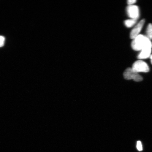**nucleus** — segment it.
<instances>
[{
	"label": "nucleus",
	"instance_id": "1",
	"mask_svg": "<svg viewBox=\"0 0 152 152\" xmlns=\"http://www.w3.org/2000/svg\"><path fill=\"white\" fill-rule=\"evenodd\" d=\"M132 46L134 50H142L147 48H152V44L147 37L139 35L134 39L132 43Z\"/></svg>",
	"mask_w": 152,
	"mask_h": 152
},
{
	"label": "nucleus",
	"instance_id": "2",
	"mask_svg": "<svg viewBox=\"0 0 152 152\" xmlns=\"http://www.w3.org/2000/svg\"><path fill=\"white\" fill-rule=\"evenodd\" d=\"M124 77L126 80H133L134 81L139 82L142 80V78L138 73L134 71L132 68H129L124 73Z\"/></svg>",
	"mask_w": 152,
	"mask_h": 152
},
{
	"label": "nucleus",
	"instance_id": "3",
	"mask_svg": "<svg viewBox=\"0 0 152 152\" xmlns=\"http://www.w3.org/2000/svg\"><path fill=\"white\" fill-rule=\"evenodd\" d=\"M132 69L137 73L144 72L147 73L149 71V68L148 64L141 60L136 61L133 64Z\"/></svg>",
	"mask_w": 152,
	"mask_h": 152
},
{
	"label": "nucleus",
	"instance_id": "4",
	"mask_svg": "<svg viewBox=\"0 0 152 152\" xmlns=\"http://www.w3.org/2000/svg\"><path fill=\"white\" fill-rule=\"evenodd\" d=\"M127 12L129 16L131 18L138 19L139 17V9L137 6L129 5L127 7Z\"/></svg>",
	"mask_w": 152,
	"mask_h": 152
},
{
	"label": "nucleus",
	"instance_id": "5",
	"mask_svg": "<svg viewBox=\"0 0 152 152\" xmlns=\"http://www.w3.org/2000/svg\"><path fill=\"white\" fill-rule=\"evenodd\" d=\"M145 22V20L142 19L138 23L135 27L133 28L130 33L131 39H134L139 35V34L141 31L142 28L143 27Z\"/></svg>",
	"mask_w": 152,
	"mask_h": 152
},
{
	"label": "nucleus",
	"instance_id": "6",
	"mask_svg": "<svg viewBox=\"0 0 152 152\" xmlns=\"http://www.w3.org/2000/svg\"><path fill=\"white\" fill-rule=\"evenodd\" d=\"M151 48H147L142 49L141 52L139 54L138 58L140 59H145L149 58L151 56Z\"/></svg>",
	"mask_w": 152,
	"mask_h": 152
},
{
	"label": "nucleus",
	"instance_id": "7",
	"mask_svg": "<svg viewBox=\"0 0 152 152\" xmlns=\"http://www.w3.org/2000/svg\"><path fill=\"white\" fill-rule=\"evenodd\" d=\"M138 19L132 18L130 20H126L124 21V24L126 27L130 28L134 25L137 22Z\"/></svg>",
	"mask_w": 152,
	"mask_h": 152
},
{
	"label": "nucleus",
	"instance_id": "8",
	"mask_svg": "<svg viewBox=\"0 0 152 152\" xmlns=\"http://www.w3.org/2000/svg\"><path fill=\"white\" fill-rule=\"evenodd\" d=\"M147 37L150 40L152 39V24H148L147 30Z\"/></svg>",
	"mask_w": 152,
	"mask_h": 152
},
{
	"label": "nucleus",
	"instance_id": "9",
	"mask_svg": "<svg viewBox=\"0 0 152 152\" xmlns=\"http://www.w3.org/2000/svg\"><path fill=\"white\" fill-rule=\"evenodd\" d=\"M137 148L139 151H142V142L140 141H138L137 143Z\"/></svg>",
	"mask_w": 152,
	"mask_h": 152
},
{
	"label": "nucleus",
	"instance_id": "10",
	"mask_svg": "<svg viewBox=\"0 0 152 152\" xmlns=\"http://www.w3.org/2000/svg\"><path fill=\"white\" fill-rule=\"evenodd\" d=\"M5 38L3 36H0V48L2 47L4 45Z\"/></svg>",
	"mask_w": 152,
	"mask_h": 152
},
{
	"label": "nucleus",
	"instance_id": "11",
	"mask_svg": "<svg viewBox=\"0 0 152 152\" xmlns=\"http://www.w3.org/2000/svg\"><path fill=\"white\" fill-rule=\"evenodd\" d=\"M136 0H128L127 1L128 4L129 5H132L133 4L136 3Z\"/></svg>",
	"mask_w": 152,
	"mask_h": 152
},
{
	"label": "nucleus",
	"instance_id": "12",
	"mask_svg": "<svg viewBox=\"0 0 152 152\" xmlns=\"http://www.w3.org/2000/svg\"><path fill=\"white\" fill-rule=\"evenodd\" d=\"M150 58H151V63L152 64V55H151V56H150Z\"/></svg>",
	"mask_w": 152,
	"mask_h": 152
}]
</instances>
